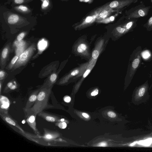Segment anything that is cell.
Masks as SVG:
<instances>
[{
    "mask_svg": "<svg viewBox=\"0 0 152 152\" xmlns=\"http://www.w3.org/2000/svg\"><path fill=\"white\" fill-rule=\"evenodd\" d=\"M51 92V89L42 88L39 92L37 99L33 104L30 108L24 110L25 117L29 115H37L40 112L52 106L48 104V99Z\"/></svg>",
    "mask_w": 152,
    "mask_h": 152,
    "instance_id": "6da1fadb",
    "label": "cell"
},
{
    "mask_svg": "<svg viewBox=\"0 0 152 152\" xmlns=\"http://www.w3.org/2000/svg\"><path fill=\"white\" fill-rule=\"evenodd\" d=\"M0 20L4 21L11 26L26 25L29 23L28 17L22 16L12 10L4 7H0Z\"/></svg>",
    "mask_w": 152,
    "mask_h": 152,
    "instance_id": "7a4b0ae2",
    "label": "cell"
},
{
    "mask_svg": "<svg viewBox=\"0 0 152 152\" xmlns=\"http://www.w3.org/2000/svg\"><path fill=\"white\" fill-rule=\"evenodd\" d=\"M142 49L141 46L137 47L130 55L126 75V82L129 83L137 70L140 66L142 61Z\"/></svg>",
    "mask_w": 152,
    "mask_h": 152,
    "instance_id": "3957f363",
    "label": "cell"
},
{
    "mask_svg": "<svg viewBox=\"0 0 152 152\" xmlns=\"http://www.w3.org/2000/svg\"><path fill=\"white\" fill-rule=\"evenodd\" d=\"M151 7L146 6L143 4H139L127 11L126 12L127 19H138L145 17L148 13Z\"/></svg>",
    "mask_w": 152,
    "mask_h": 152,
    "instance_id": "277c9868",
    "label": "cell"
},
{
    "mask_svg": "<svg viewBox=\"0 0 152 152\" xmlns=\"http://www.w3.org/2000/svg\"><path fill=\"white\" fill-rule=\"evenodd\" d=\"M36 50L35 46L32 45L23 52L19 56V58L13 66L14 69L25 65Z\"/></svg>",
    "mask_w": 152,
    "mask_h": 152,
    "instance_id": "5b68a950",
    "label": "cell"
},
{
    "mask_svg": "<svg viewBox=\"0 0 152 152\" xmlns=\"http://www.w3.org/2000/svg\"><path fill=\"white\" fill-rule=\"evenodd\" d=\"M0 115L4 120L10 124L15 126L18 129L21 131L22 134L25 136L27 138H28L29 139H30L33 141L37 142V141L34 138L39 137V136H33V135L26 133L18 124L17 122L8 115L7 114L0 113Z\"/></svg>",
    "mask_w": 152,
    "mask_h": 152,
    "instance_id": "8992f818",
    "label": "cell"
},
{
    "mask_svg": "<svg viewBox=\"0 0 152 152\" xmlns=\"http://www.w3.org/2000/svg\"><path fill=\"white\" fill-rule=\"evenodd\" d=\"M12 10L22 15H32L33 10L26 4L11 5Z\"/></svg>",
    "mask_w": 152,
    "mask_h": 152,
    "instance_id": "52a82bcc",
    "label": "cell"
},
{
    "mask_svg": "<svg viewBox=\"0 0 152 152\" xmlns=\"http://www.w3.org/2000/svg\"><path fill=\"white\" fill-rule=\"evenodd\" d=\"M41 1L40 10L44 15L47 14L52 10L53 7L52 0H40Z\"/></svg>",
    "mask_w": 152,
    "mask_h": 152,
    "instance_id": "ba28073f",
    "label": "cell"
},
{
    "mask_svg": "<svg viewBox=\"0 0 152 152\" xmlns=\"http://www.w3.org/2000/svg\"><path fill=\"white\" fill-rule=\"evenodd\" d=\"M36 115H31L27 117L26 121L28 125L34 130L37 135L40 136V134L37 129L36 122Z\"/></svg>",
    "mask_w": 152,
    "mask_h": 152,
    "instance_id": "9c48e42d",
    "label": "cell"
},
{
    "mask_svg": "<svg viewBox=\"0 0 152 152\" xmlns=\"http://www.w3.org/2000/svg\"><path fill=\"white\" fill-rule=\"evenodd\" d=\"M0 113L7 114V110L10 105V102L6 97L0 96Z\"/></svg>",
    "mask_w": 152,
    "mask_h": 152,
    "instance_id": "30bf717a",
    "label": "cell"
},
{
    "mask_svg": "<svg viewBox=\"0 0 152 152\" xmlns=\"http://www.w3.org/2000/svg\"><path fill=\"white\" fill-rule=\"evenodd\" d=\"M38 115L48 122H55L59 121L58 118L56 115L53 114L42 111L39 113Z\"/></svg>",
    "mask_w": 152,
    "mask_h": 152,
    "instance_id": "8fae6325",
    "label": "cell"
},
{
    "mask_svg": "<svg viewBox=\"0 0 152 152\" xmlns=\"http://www.w3.org/2000/svg\"><path fill=\"white\" fill-rule=\"evenodd\" d=\"M87 65H85L83 67L76 68L72 70L68 75L66 76L63 78L62 80L60 82V83L61 84L64 83L71 77H72L73 76L77 75L79 74L80 72H82L83 70L87 66Z\"/></svg>",
    "mask_w": 152,
    "mask_h": 152,
    "instance_id": "7c38bea8",
    "label": "cell"
},
{
    "mask_svg": "<svg viewBox=\"0 0 152 152\" xmlns=\"http://www.w3.org/2000/svg\"><path fill=\"white\" fill-rule=\"evenodd\" d=\"M39 92V90L33 93L28 98L24 110L27 109L31 107L35 102Z\"/></svg>",
    "mask_w": 152,
    "mask_h": 152,
    "instance_id": "4fadbf2b",
    "label": "cell"
},
{
    "mask_svg": "<svg viewBox=\"0 0 152 152\" xmlns=\"http://www.w3.org/2000/svg\"><path fill=\"white\" fill-rule=\"evenodd\" d=\"M88 47L87 44L84 42H81L77 45L76 50L77 53L84 54L88 51Z\"/></svg>",
    "mask_w": 152,
    "mask_h": 152,
    "instance_id": "5bb4252c",
    "label": "cell"
},
{
    "mask_svg": "<svg viewBox=\"0 0 152 152\" xmlns=\"http://www.w3.org/2000/svg\"><path fill=\"white\" fill-rule=\"evenodd\" d=\"M44 132L45 134L42 137L45 139L52 140L56 139V137L58 136L57 133L55 132L48 131L46 129H45Z\"/></svg>",
    "mask_w": 152,
    "mask_h": 152,
    "instance_id": "9a60e30c",
    "label": "cell"
},
{
    "mask_svg": "<svg viewBox=\"0 0 152 152\" xmlns=\"http://www.w3.org/2000/svg\"><path fill=\"white\" fill-rule=\"evenodd\" d=\"M5 4H10L13 5H20L22 4H26L30 3L34 0H6Z\"/></svg>",
    "mask_w": 152,
    "mask_h": 152,
    "instance_id": "2e32d148",
    "label": "cell"
},
{
    "mask_svg": "<svg viewBox=\"0 0 152 152\" xmlns=\"http://www.w3.org/2000/svg\"><path fill=\"white\" fill-rule=\"evenodd\" d=\"M148 31L152 30V15L149 18L147 22L143 25Z\"/></svg>",
    "mask_w": 152,
    "mask_h": 152,
    "instance_id": "e0dca14e",
    "label": "cell"
},
{
    "mask_svg": "<svg viewBox=\"0 0 152 152\" xmlns=\"http://www.w3.org/2000/svg\"><path fill=\"white\" fill-rule=\"evenodd\" d=\"M47 45V42L45 40L42 39L40 41L38 44V49L40 50H44Z\"/></svg>",
    "mask_w": 152,
    "mask_h": 152,
    "instance_id": "ac0fdd59",
    "label": "cell"
},
{
    "mask_svg": "<svg viewBox=\"0 0 152 152\" xmlns=\"http://www.w3.org/2000/svg\"><path fill=\"white\" fill-rule=\"evenodd\" d=\"M8 52L9 48L7 46L3 50L1 54V60L2 62L7 58Z\"/></svg>",
    "mask_w": 152,
    "mask_h": 152,
    "instance_id": "d6986e66",
    "label": "cell"
},
{
    "mask_svg": "<svg viewBox=\"0 0 152 152\" xmlns=\"http://www.w3.org/2000/svg\"><path fill=\"white\" fill-rule=\"evenodd\" d=\"M19 57V56H15L12 58L9 66V68L11 69L13 67V66H14L18 59Z\"/></svg>",
    "mask_w": 152,
    "mask_h": 152,
    "instance_id": "ffe728a7",
    "label": "cell"
},
{
    "mask_svg": "<svg viewBox=\"0 0 152 152\" xmlns=\"http://www.w3.org/2000/svg\"><path fill=\"white\" fill-rule=\"evenodd\" d=\"M99 55V51L96 50H94L92 52V56L94 59H96Z\"/></svg>",
    "mask_w": 152,
    "mask_h": 152,
    "instance_id": "44dd1931",
    "label": "cell"
},
{
    "mask_svg": "<svg viewBox=\"0 0 152 152\" xmlns=\"http://www.w3.org/2000/svg\"><path fill=\"white\" fill-rule=\"evenodd\" d=\"M58 122L56 123L57 125L60 128L64 129L66 128V124L65 122Z\"/></svg>",
    "mask_w": 152,
    "mask_h": 152,
    "instance_id": "7402d4cb",
    "label": "cell"
},
{
    "mask_svg": "<svg viewBox=\"0 0 152 152\" xmlns=\"http://www.w3.org/2000/svg\"><path fill=\"white\" fill-rule=\"evenodd\" d=\"M26 33L22 32L20 33L17 37V39L18 41H21L24 37Z\"/></svg>",
    "mask_w": 152,
    "mask_h": 152,
    "instance_id": "603a6c76",
    "label": "cell"
},
{
    "mask_svg": "<svg viewBox=\"0 0 152 152\" xmlns=\"http://www.w3.org/2000/svg\"><path fill=\"white\" fill-rule=\"evenodd\" d=\"M57 77V75L55 73H53L50 75V80L52 83L56 81Z\"/></svg>",
    "mask_w": 152,
    "mask_h": 152,
    "instance_id": "cb8c5ba5",
    "label": "cell"
},
{
    "mask_svg": "<svg viewBox=\"0 0 152 152\" xmlns=\"http://www.w3.org/2000/svg\"><path fill=\"white\" fill-rule=\"evenodd\" d=\"M108 14V11L106 10H104L100 13L99 16L102 18H104L107 16Z\"/></svg>",
    "mask_w": 152,
    "mask_h": 152,
    "instance_id": "d4e9b609",
    "label": "cell"
},
{
    "mask_svg": "<svg viewBox=\"0 0 152 152\" xmlns=\"http://www.w3.org/2000/svg\"><path fill=\"white\" fill-rule=\"evenodd\" d=\"M108 115L111 118H115L116 117V114L113 112L109 111L107 113Z\"/></svg>",
    "mask_w": 152,
    "mask_h": 152,
    "instance_id": "484cf974",
    "label": "cell"
},
{
    "mask_svg": "<svg viewBox=\"0 0 152 152\" xmlns=\"http://www.w3.org/2000/svg\"><path fill=\"white\" fill-rule=\"evenodd\" d=\"M98 93V89H96L94 91L91 93V95L92 96H94L97 95Z\"/></svg>",
    "mask_w": 152,
    "mask_h": 152,
    "instance_id": "4316f807",
    "label": "cell"
},
{
    "mask_svg": "<svg viewBox=\"0 0 152 152\" xmlns=\"http://www.w3.org/2000/svg\"><path fill=\"white\" fill-rule=\"evenodd\" d=\"M92 16H88L87 17L85 21L87 23L91 22V23L92 20Z\"/></svg>",
    "mask_w": 152,
    "mask_h": 152,
    "instance_id": "83f0119b",
    "label": "cell"
},
{
    "mask_svg": "<svg viewBox=\"0 0 152 152\" xmlns=\"http://www.w3.org/2000/svg\"><path fill=\"white\" fill-rule=\"evenodd\" d=\"M64 100L66 102H69L71 101V98L69 96H66L64 98Z\"/></svg>",
    "mask_w": 152,
    "mask_h": 152,
    "instance_id": "f1b7e54d",
    "label": "cell"
},
{
    "mask_svg": "<svg viewBox=\"0 0 152 152\" xmlns=\"http://www.w3.org/2000/svg\"><path fill=\"white\" fill-rule=\"evenodd\" d=\"M107 145V144L106 142H102L98 144V146L100 147H106Z\"/></svg>",
    "mask_w": 152,
    "mask_h": 152,
    "instance_id": "f546056e",
    "label": "cell"
},
{
    "mask_svg": "<svg viewBox=\"0 0 152 152\" xmlns=\"http://www.w3.org/2000/svg\"><path fill=\"white\" fill-rule=\"evenodd\" d=\"M4 75L5 72L1 70L0 72V77L1 79H2L4 77Z\"/></svg>",
    "mask_w": 152,
    "mask_h": 152,
    "instance_id": "4dcf8cb0",
    "label": "cell"
},
{
    "mask_svg": "<svg viewBox=\"0 0 152 152\" xmlns=\"http://www.w3.org/2000/svg\"><path fill=\"white\" fill-rule=\"evenodd\" d=\"M82 115L83 117L86 118H88L89 117V115L85 113H83Z\"/></svg>",
    "mask_w": 152,
    "mask_h": 152,
    "instance_id": "1f68e13d",
    "label": "cell"
},
{
    "mask_svg": "<svg viewBox=\"0 0 152 152\" xmlns=\"http://www.w3.org/2000/svg\"><path fill=\"white\" fill-rule=\"evenodd\" d=\"M12 85L13 84L12 83L10 82L8 83L7 86L8 88H10Z\"/></svg>",
    "mask_w": 152,
    "mask_h": 152,
    "instance_id": "d6a6232c",
    "label": "cell"
},
{
    "mask_svg": "<svg viewBox=\"0 0 152 152\" xmlns=\"http://www.w3.org/2000/svg\"><path fill=\"white\" fill-rule=\"evenodd\" d=\"M16 88V86L13 85L10 88V89L11 90H14Z\"/></svg>",
    "mask_w": 152,
    "mask_h": 152,
    "instance_id": "836d02e7",
    "label": "cell"
},
{
    "mask_svg": "<svg viewBox=\"0 0 152 152\" xmlns=\"http://www.w3.org/2000/svg\"><path fill=\"white\" fill-rule=\"evenodd\" d=\"M114 19V17L112 16L110 18V20L111 21H113Z\"/></svg>",
    "mask_w": 152,
    "mask_h": 152,
    "instance_id": "e575fe53",
    "label": "cell"
},
{
    "mask_svg": "<svg viewBox=\"0 0 152 152\" xmlns=\"http://www.w3.org/2000/svg\"><path fill=\"white\" fill-rule=\"evenodd\" d=\"M64 121V119L63 118H62L61 119V121Z\"/></svg>",
    "mask_w": 152,
    "mask_h": 152,
    "instance_id": "d590c367",
    "label": "cell"
},
{
    "mask_svg": "<svg viewBox=\"0 0 152 152\" xmlns=\"http://www.w3.org/2000/svg\"><path fill=\"white\" fill-rule=\"evenodd\" d=\"M151 3L152 4V0H151Z\"/></svg>",
    "mask_w": 152,
    "mask_h": 152,
    "instance_id": "8d00e7d4",
    "label": "cell"
},
{
    "mask_svg": "<svg viewBox=\"0 0 152 152\" xmlns=\"http://www.w3.org/2000/svg\"></svg>",
    "mask_w": 152,
    "mask_h": 152,
    "instance_id": "74e56055",
    "label": "cell"
}]
</instances>
